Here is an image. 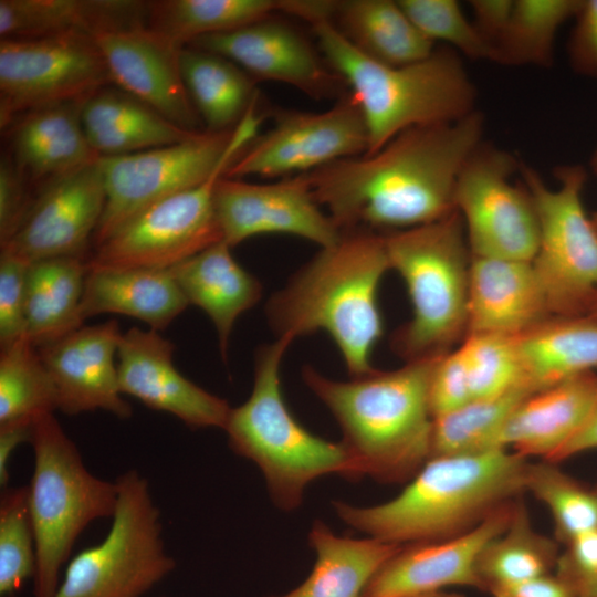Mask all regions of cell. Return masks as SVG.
<instances>
[{"instance_id": "f907efd6", "label": "cell", "mask_w": 597, "mask_h": 597, "mask_svg": "<svg viewBox=\"0 0 597 597\" xmlns=\"http://www.w3.org/2000/svg\"><path fill=\"white\" fill-rule=\"evenodd\" d=\"M492 597H574L570 588L557 575H543L524 582L491 587Z\"/></svg>"}, {"instance_id": "94428289", "label": "cell", "mask_w": 597, "mask_h": 597, "mask_svg": "<svg viewBox=\"0 0 597 597\" xmlns=\"http://www.w3.org/2000/svg\"><path fill=\"white\" fill-rule=\"evenodd\" d=\"M597 597V596H596Z\"/></svg>"}, {"instance_id": "bcb514c9", "label": "cell", "mask_w": 597, "mask_h": 597, "mask_svg": "<svg viewBox=\"0 0 597 597\" xmlns=\"http://www.w3.org/2000/svg\"><path fill=\"white\" fill-rule=\"evenodd\" d=\"M565 545L554 574L570 588L574 597H596L597 528L575 536Z\"/></svg>"}, {"instance_id": "4dcf8cb0", "label": "cell", "mask_w": 597, "mask_h": 597, "mask_svg": "<svg viewBox=\"0 0 597 597\" xmlns=\"http://www.w3.org/2000/svg\"><path fill=\"white\" fill-rule=\"evenodd\" d=\"M308 543L316 554L308 577L291 591L271 597H362L374 575L401 547L374 537L337 536L318 520Z\"/></svg>"}, {"instance_id": "7c38bea8", "label": "cell", "mask_w": 597, "mask_h": 597, "mask_svg": "<svg viewBox=\"0 0 597 597\" xmlns=\"http://www.w3.org/2000/svg\"><path fill=\"white\" fill-rule=\"evenodd\" d=\"M104 59L86 34L0 41V126L45 106L85 100L111 85Z\"/></svg>"}, {"instance_id": "e0dca14e", "label": "cell", "mask_w": 597, "mask_h": 597, "mask_svg": "<svg viewBox=\"0 0 597 597\" xmlns=\"http://www.w3.org/2000/svg\"><path fill=\"white\" fill-rule=\"evenodd\" d=\"M105 202L97 159L43 184L19 231L1 249H10L30 263L53 258L87 259L86 250Z\"/></svg>"}, {"instance_id": "6da1fadb", "label": "cell", "mask_w": 597, "mask_h": 597, "mask_svg": "<svg viewBox=\"0 0 597 597\" xmlns=\"http://www.w3.org/2000/svg\"><path fill=\"white\" fill-rule=\"evenodd\" d=\"M484 115L412 127L379 150L307 172L314 199L342 231H398L438 221L454 208L459 175L483 142Z\"/></svg>"}, {"instance_id": "60d3db41", "label": "cell", "mask_w": 597, "mask_h": 597, "mask_svg": "<svg viewBox=\"0 0 597 597\" xmlns=\"http://www.w3.org/2000/svg\"><path fill=\"white\" fill-rule=\"evenodd\" d=\"M36 545L28 486L6 489L0 501V594L8 597L35 576Z\"/></svg>"}, {"instance_id": "d6a6232c", "label": "cell", "mask_w": 597, "mask_h": 597, "mask_svg": "<svg viewBox=\"0 0 597 597\" xmlns=\"http://www.w3.org/2000/svg\"><path fill=\"white\" fill-rule=\"evenodd\" d=\"M362 54L387 65H406L428 57L434 43L410 21L398 1H337L332 22Z\"/></svg>"}, {"instance_id": "83f0119b", "label": "cell", "mask_w": 597, "mask_h": 597, "mask_svg": "<svg viewBox=\"0 0 597 597\" xmlns=\"http://www.w3.org/2000/svg\"><path fill=\"white\" fill-rule=\"evenodd\" d=\"M81 118L88 144L100 157L158 148L200 133L179 127L115 85L90 95L83 103Z\"/></svg>"}, {"instance_id": "2e32d148", "label": "cell", "mask_w": 597, "mask_h": 597, "mask_svg": "<svg viewBox=\"0 0 597 597\" xmlns=\"http://www.w3.org/2000/svg\"><path fill=\"white\" fill-rule=\"evenodd\" d=\"M222 241L231 248L263 233H287L322 248L342 235L313 197L306 174L270 184L220 177L213 193Z\"/></svg>"}, {"instance_id": "8992f818", "label": "cell", "mask_w": 597, "mask_h": 597, "mask_svg": "<svg viewBox=\"0 0 597 597\" xmlns=\"http://www.w3.org/2000/svg\"><path fill=\"white\" fill-rule=\"evenodd\" d=\"M292 342L277 337L256 350L252 392L245 402L231 408L223 428L231 449L259 467L273 502L284 511L296 509L306 485L317 478L336 473L355 480L342 442L313 434L285 405L281 363Z\"/></svg>"}, {"instance_id": "ba28073f", "label": "cell", "mask_w": 597, "mask_h": 597, "mask_svg": "<svg viewBox=\"0 0 597 597\" xmlns=\"http://www.w3.org/2000/svg\"><path fill=\"white\" fill-rule=\"evenodd\" d=\"M30 443L34 451L28 486L36 545L34 596L53 597L61 567L80 534L92 522L114 515L117 485L87 470L53 413L35 420Z\"/></svg>"}, {"instance_id": "ee69618b", "label": "cell", "mask_w": 597, "mask_h": 597, "mask_svg": "<svg viewBox=\"0 0 597 597\" xmlns=\"http://www.w3.org/2000/svg\"><path fill=\"white\" fill-rule=\"evenodd\" d=\"M30 262L10 249L0 252V346L25 336V282Z\"/></svg>"}, {"instance_id": "db71d44e", "label": "cell", "mask_w": 597, "mask_h": 597, "mask_svg": "<svg viewBox=\"0 0 597 597\" xmlns=\"http://www.w3.org/2000/svg\"><path fill=\"white\" fill-rule=\"evenodd\" d=\"M597 449V399L588 420L576 437L555 457L552 463H559L579 453Z\"/></svg>"}, {"instance_id": "277c9868", "label": "cell", "mask_w": 597, "mask_h": 597, "mask_svg": "<svg viewBox=\"0 0 597 597\" xmlns=\"http://www.w3.org/2000/svg\"><path fill=\"white\" fill-rule=\"evenodd\" d=\"M439 357L407 362L400 368L329 379L311 366L302 378L338 422L355 480L410 481L430 459L433 417L429 387Z\"/></svg>"}, {"instance_id": "4316f807", "label": "cell", "mask_w": 597, "mask_h": 597, "mask_svg": "<svg viewBox=\"0 0 597 597\" xmlns=\"http://www.w3.org/2000/svg\"><path fill=\"white\" fill-rule=\"evenodd\" d=\"M147 1L0 0L1 39L102 32L147 25Z\"/></svg>"}, {"instance_id": "f6af8a7d", "label": "cell", "mask_w": 597, "mask_h": 597, "mask_svg": "<svg viewBox=\"0 0 597 597\" xmlns=\"http://www.w3.org/2000/svg\"><path fill=\"white\" fill-rule=\"evenodd\" d=\"M32 184L7 150L0 159V247L9 243L22 226L35 193Z\"/></svg>"}, {"instance_id": "484cf974", "label": "cell", "mask_w": 597, "mask_h": 597, "mask_svg": "<svg viewBox=\"0 0 597 597\" xmlns=\"http://www.w3.org/2000/svg\"><path fill=\"white\" fill-rule=\"evenodd\" d=\"M230 249L220 241L169 269L188 303L212 321L223 360L237 318L262 295L260 281L233 259Z\"/></svg>"}, {"instance_id": "680465c9", "label": "cell", "mask_w": 597, "mask_h": 597, "mask_svg": "<svg viewBox=\"0 0 597 597\" xmlns=\"http://www.w3.org/2000/svg\"><path fill=\"white\" fill-rule=\"evenodd\" d=\"M590 217H591V220H593V222H594V224H595V227L597 229V211H595Z\"/></svg>"}, {"instance_id": "8fae6325", "label": "cell", "mask_w": 597, "mask_h": 597, "mask_svg": "<svg viewBox=\"0 0 597 597\" xmlns=\"http://www.w3.org/2000/svg\"><path fill=\"white\" fill-rule=\"evenodd\" d=\"M115 482L106 537L72 558L53 597H142L174 570L146 478L129 470Z\"/></svg>"}, {"instance_id": "f5cc1de1", "label": "cell", "mask_w": 597, "mask_h": 597, "mask_svg": "<svg viewBox=\"0 0 597 597\" xmlns=\"http://www.w3.org/2000/svg\"><path fill=\"white\" fill-rule=\"evenodd\" d=\"M33 425L10 423L0 426V484L7 486L9 481V461L13 451L22 442H30Z\"/></svg>"}, {"instance_id": "b9f144b4", "label": "cell", "mask_w": 597, "mask_h": 597, "mask_svg": "<svg viewBox=\"0 0 597 597\" xmlns=\"http://www.w3.org/2000/svg\"><path fill=\"white\" fill-rule=\"evenodd\" d=\"M459 348L464 358L472 400L493 397L525 384L514 337L470 334Z\"/></svg>"}, {"instance_id": "f546056e", "label": "cell", "mask_w": 597, "mask_h": 597, "mask_svg": "<svg viewBox=\"0 0 597 597\" xmlns=\"http://www.w3.org/2000/svg\"><path fill=\"white\" fill-rule=\"evenodd\" d=\"M524 383L538 391L597 368V321L553 316L514 337Z\"/></svg>"}, {"instance_id": "7dc6e473", "label": "cell", "mask_w": 597, "mask_h": 597, "mask_svg": "<svg viewBox=\"0 0 597 597\" xmlns=\"http://www.w3.org/2000/svg\"><path fill=\"white\" fill-rule=\"evenodd\" d=\"M472 400L467 367L460 348L442 355L432 371L429 402L432 417L450 412Z\"/></svg>"}, {"instance_id": "e575fe53", "label": "cell", "mask_w": 597, "mask_h": 597, "mask_svg": "<svg viewBox=\"0 0 597 597\" xmlns=\"http://www.w3.org/2000/svg\"><path fill=\"white\" fill-rule=\"evenodd\" d=\"M559 548L556 538L537 532L533 526L522 495L515 499L506 528L491 540L480 553L476 574L483 591L551 574L555 569Z\"/></svg>"}, {"instance_id": "9a60e30c", "label": "cell", "mask_w": 597, "mask_h": 597, "mask_svg": "<svg viewBox=\"0 0 597 597\" xmlns=\"http://www.w3.org/2000/svg\"><path fill=\"white\" fill-rule=\"evenodd\" d=\"M368 132L350 95L322 113L283 112L271 129L255 136L224 172L227 178L307 174L333 161L366 154Z\"/></svg>"}, {"instance_id": "d590c367", "label": "cell", "mask_w": 597, "mask_h": 597, "mask_svg": "<svg viewBox=\"0 0 597 597\" xmlns=\"http://www.w3.org/2000/svg\"><path fill=\"white\" fill-rule=\"evenodd\" d=\"M147 27L180 46L211 34L241 29L271 17L279 0H157L147 1Z\"/></svg>"}, {"instance_id": "7402d4cb", "label": "cell", "mask_w": 597, "mask_h": 597, "mask_svg": "<svg viewBox=\"0 0 597 597\" xmlns=\"http://www.w3.org/2000/svg\"><path fill=\"white\" fill-rule=\"evenodd\" d=\"M187 46L232 61L254 81L282 82L314 97L326 96L334 87V77L310 42L271 17L238 30L201 36Z\"/></svg>"}, {"instance_id": "5b68a950", "label": "cell", "mask_w": 597, "mask_h": 597, "mask_svg": "<svg viewBox=\"0 0 597 597\" xmlns=\"http://www.w3.org/2000/svg\"><path fill=\"white\" fill-rule=\"evenodd\" d=\"M326 63L350 86L374 154L412 127L457 122L476 111V88L462 56L443 46L426 59L387 65L362 54L331 21L312 25Z\"/></svg>"}, {"instance_id": "d6986e66", "label": "cell", "mask_w": 597, "mask_h": 597, "mask_svg": "<svg viewBox=\"0 0 597 597\" xmlns=\"http://www.w3.org/2000/svg\"><path fill=\"white\" fill-rule=\"evenodd\" d=\"M175 346L155 329L132 327L122 334L118 383L122 394L174 415L191 428H224L231 407L182 376L174 365Z\"/></svg>"}, {"instance_id": "f35d334b", "label": "cell", "mask_w": 597, "mask_h": 597, "mask_svg": "<svg viewBox=\"0 0 597 597\" xmlns=\"http://www.w3.org/2000/svg\"><path fill=\"white\" fill-rule=\"evenodd\" d=\"M57 409V394L38 348L23 336L0 352V426L33 425Z\"/></svg>"}, {"instance_id": "c3c4849f", "label": "cell", "mask_w": 597, "mask_h": 597, "mask_svg": "<svg viewBox=\"0 0 597 597\" xmlns=\"http://www.w3.org/2000/svg\"><path fill=\"white\" fill-rule=\"evenodd\" d=\"M572 67L597 80V0H583L568 43Z\"/></svg>"}, {"instance_id": "681fc988", "label": "cell", "mask_w": 597, "mask_h": 597, "mask_svg": "<svg viewBox=\"0 0 597 597\" xmlns=\"http://www.w3.org/2000/svg\"><path fill=\"white\" fill-rule=\"evenodd\" d=\"M513 4L514 0L469 1L472 11L471 21L481 36L491 45L493 54L494 46L510 21Z\"/></svg>"}, {"instance_id": "ffe728a7", "label": "cell", "mask_w": 597, "mask_h": 597, "mask_svg": "<svg viewBox=\"0 0 597 597\" xmlns=\"http://www.w3.org/2000/svg\"><path fill=\"white\" fill-rule=\"evenodd\" d=\"M514 501L460 536L401 546L374 575L362 597H410L455 586L483 591L476 574L478 558L509 525Z\"/></svg>"}, {"instance_id": "3957f363", "label": "cell", "mask_w": 597, "mask_h": 597, "mask_svg": "<svg viewBox=\"0 0 597 597\" xmlns=\"http://www.w3.org/2000/svg\"><path fill=\"white\" fill-rule=\"evenodd\" d=\"M528 462L509 449L433 457L390 501L368 507L334 501L333 506L344 523L386 543L444 541L524 494Z\"/></svg>"}, {"instance_id": "603a6c76", "label": "cell", "mask_w": 597, "mask_h": 597, "mask_svg": "<svg viewBox=\"0 0 597 597\" xmlns=\"http://www.w3.org/2000/svg\"><path fill=\"white\" fill-rule=\"evenodd\" d=\"M551 317L531 261L471 258L467 335L516 337Z\"/></svg>"}, {"instance_id": "836d02e7", "label": "cell", "mask_w": 597, "mask_h": 597, "mask_svg": "<svg viewBox=\"0 0 597 597\" xmlns=\"http://www.w3.org/2000/svg\"><path fill=\"white\" fill-rule=\"evenodd\" d=\"M180 65L187 93L206 130L233 129L255 106V81L232 61L185 46Z\"/></svg>"}, {"instance_id": "9f6ffc18", "label": "cell", "mask_w": 597, "mask_h": 597, "mask_svg": "<svg viewBox=\"0 0 597 597\" xmlns=\"http://www.w3.org/2000/svg\"><path fill=\"white\" fill-rule=\"evenodd\" d=\"M589 170L597 178V147L593 151L589 159Z\"/></svg>"}, {"instance_id": "7a4b0ae2", "label": "cell", "mask_w": 597, "mask_h": 597, "mask_svg": "<svg viewBox=\"0 0 597 597\" xmlns=\"http://www.w3.org/2000/svg\"><path fill=\"white\" fill-rule=\"evenodd\" d=\"M388 270L383 233L344 231L270 297L269 324L277 337L292 341L326 332L353 378L367 375L375 369L371 353L383 335L377 294Z\"/></svg>"}, {"instance_id": "cb8c5ba5", "label": "cell", "mask_w": 597, "mask_h": 597, "mask_svg": "<svg viewBox=\"0 0 597 597\" xmlns=\"http://www.w3.org/2000/svg\"><path fill=\"white\" fill-rule=\"evenodd\" d=\"M597 399V373H584L527 396L501 430L496 447L552 462L585 426Z\"/></svg>"}, {"instance_id": "4fadbf2b", "label": "cell", "mask_w": 597, "mask_h": 597, "mask_svg": "<svg viewBox=\"0 0 597 597\" xmlns=\"http://www.w3.org/2000/svg\"><path fill=\"white\" fill-rule=\"evenodd\" d=\"M512 154L481 143L463 166L454 191L472 256L533 260L538 244V219L523 187L512 184L519 171Z\"/></svg>"}, {"instance_id": "ac0fdd59", "label": "cell", "mask_w": 597, "mask_h": 597, "mask_svg": "<svg viewBox=\"0 0 597 597\" xmlns=\"http://www.w3.org/2000/svg\"><path fill=\"white\" fill-rule=\"evenodd\" d=\"M111 82L179 127L202 132L181 74L180 46L147 25L93 36Z\"/></svg>"}, {"instance_id": "5bb4252c", "label": "cell", "mask_w": 597, "mask_h": 597, "mask_svg": "<svg viewBox=\"0 0 597 597\" xmlns=\"http://www.w3.org/2000/svg\"><path fill=\"white\" fill-rule=\"evenodd\" d=\"M223 175L166 198L128 221L88 254V271L169 270L222 241L213 193Z\"/></svg>"}, {"instance_id": "74e56055", "label": "cell", "mask_w": 597, "mask_h": 597, "mask_svg": "<svg viewBox=\"0 0 597 597\" xmlns=\"http://www.w3.org/2000/svg\"><path fill=\"white\" fill-rule=\"evenodd\" d=\"M583 0H514L510 21L494 46L493 63L548 67L561 27Z\"/></svg>"}, {"instance_id": "6f0895ef", "label": "cell", "mask_w": 597, "mask_h": 597, "mask_svg": "<svg viewBox=\"0 0 597 597\" xmlns=\"http://www.w3.org/2000/svg\"><path fill=\"white\" fill-rule=\"evenodd\" d=\"M587 317L597 321V297L595 298L594 303L591 304L587 315Z\"/></svg>"}, {"instance_id": "d4e9b609", "label": "cell", "mask_w": 597, "mask_h": 597, "mask_svg": "<svg viewBox=\"0 0 597 597\" xmlns=\"http://www.w3.org/2000/svg\"><path fill=\"white\" fill-rule=\"evenodd\" d=\"M85 100L31 111L9 126L8 151L29 181L38 185V189L98 159L82 124Z\"/></svg>"}, {"instance_id": "1f68e13d", "label": "cell", "mask_w": 597, "mask_h": 597, "mask_svg": "<svg viewBox=\"0 0 597 597\" xmlns=\"http://www.w3.org/2000/svg\"><path fill=\"white\" fill-rule=\"evenodd\" d=\"M86 259L53 258L30 263L25 282V337L39 348L83 326L81 305Z\"/></svg>"}, {"instance_id": "52a82bcc", "label": "cell", "mask_w": 597, "mask_h": 597, "mask_svg": "<svg viewBox=\"0 0 597 597\" xmlns=\"http://www.w3.org/2000/svg\"><path fill=\"white\" fill-rule=\"evenodd\" d=\"M390 270L404 280L411 320L392 337L407 362L444 355L468 328L471 252L461 216L384 233Z\"/></svg>"}, {"instance_id": "ab89813d", "label": "cell", "mask_w": 597, "mask_h": 597, "mask_svg": "<svg viewBox=\"0 0 597 597\" xmlns=\"http://www.w3.org/2000/svg\"><path fill=\"white\" fill-rule=\"evenodd\" d=\"M525 490L549 511L555 538L564 545L575 536L597 528V493L579 484L556 463L528 462Z\"/></svg>"}, {"instance_id": "91938a15", "label": "cell", "mask_w": 597, "mask_h": 597, "mask_svg": "<svg viewBox=\"0 0 597 597\" xmlns=\"http://www.w3.org/2000/svg\"><path fill=\"white\" fill-rule=\"evenodd\" d=\"M596 493H597V488L595 489Z\"/></svg>"}, {"instance_id": "11a10c76", "label": "cell", "mask_w": 597, "mask_h": 597, "mask_svg": "<svg viewBox=\"0 0 597 597\" xmlns=\"http://www.w3.org/2000/svg\"><path fill=\"white\" fill-rule=\"evenodd\" d=\"M410 597H464V596L458 593L441 590V591L421 594V595H416V596H410Z\"/></svg>"}, {"instance_id": "9c48e42d", "label": "cell", "mask_w": 597, "mask_h": 597, "mask_svg": "<svg viewBox=\"0 0 597 597\" xmlns=\"http://www.w3.org/2000/svg\"><path fill=\"white\" fill-rule=\"evenodd\" d=\"M260 117L253 107L233 129L203 130L193 137L144 151L100 157L106 202L93 235L95 247L150 206L224 175L255 137Z\"/></svg>"}, {"instance_id": "30bf717a", "label": "cell", "mask_w": 597, "mask_h": 597, "mask_svg": "<svg viewBox=\"0 0 597 597\" xmlns=\"http://www.w3.org/2000/svg\"><path fill=\"white\" fill-rule=\"evenodd\" d=\"M519 172L538 219L532 260L553 316H585L597 297V229L583 203L587 170L579 164L556 168L557 188L520 160Z\"/></svg>"}, {"instance_id": "7bdbcfd3", "label": "cell", "mask_w": 597, "mask_h": 597, "mask_svg": "<svg viewBox=\"0 0 597 597\" xmlns=\"http://www.w3.org/2000/svg\"><path fill=\"white\" fill-rule=\"evenodd\" d=\"M398 3L431 42L441 41L471 60L493 61V49L455 0H398Z\"/></svg>"}, {"instance_id": "f1b7e54d", "label": "cell", "mask_w": 597, "mask_h": 597, "mask_svg": "<svg viewBox=\"0 0 597 597\" xmlns=\"http://www.w3.org/2000/svg\"><path fill=\"white\" fill-rule=\"evenodd\" d=\"M188 304L169 270H96L87 272L81 311L84 321L103 313L121 314L158 331Z\"/></svg>"}, {"instance_id": "8d00e7d4", "label": "cell", "mask_w": 597, "mask_h": 597, "mask_svg": "<svg viewBox=\"0 0 597 597\" xmlns=\"http://www.w3.org/2000/svg\"><path fill=\"white\" fill-rule=\"evenodd\" d=\"M533 392L527 385L521 384L503 394L473 399L434 417L430 458L499 449L496 440L507 419L520 402Z\"/></svg>"}, {"instance_id": "44dd1931", "label": "cell", "mask_w": 597, "mask_h": 597, "mask_svg": "<svg viewBox=\"0 0 597 597\" xmlns=\"http://www.w3.org/2000/svg\"><path fill=\"white\" fill-rule=\"evenodd\" d=\"M122 334L117 321L108 320L38 348L54 383L59 410L70 416L94 410L118 418L132 415L114 362Z\"/></svg>"}, {"instance_id": "816d5d0a", "label": "cell", "mask_w": 597, "mask_h": 597, "mask_svg": "<svg viewBox=\"0 0 597 597\" xmlns=\"http://www.w3.org/2000/svg\"><path fill=\"white\" fill-rule=\"evenodd\" d=\"M337 1L332 0H279L277 11L298 18L314 25L333 22Z\"/></svg>"}]
</instances>
